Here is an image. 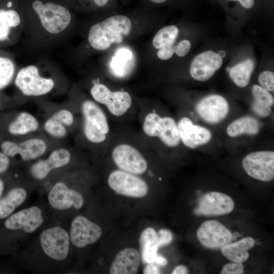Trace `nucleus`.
Instances as JSON below:
<instances>
[{"label": "nucleus", "instance_id": "nucleus-48", "mask_svg": "<svg viewBox=\"0 0 274 274\" xmlns=\"http://www.w3.org/2000/svg\"><path fill=\"white\" fill-rule=\"evenodd\" d=\"M4 189V183L3 181L0 179V196L3 192Z\"/></svg>", "mask_w": 274, "mask_h": 274}, {"label": "nucleus", "instance_id": "nucleus-3", "mask_svg": "<svg viewBox=\"0 0 274 274\" xmlns=\"http://www.w3.org/2000/svg\"><path fill=\"white\" fill-rule=\"evenodd\" d=\"M47 60V58H40L17 70L14 83L22 94L26 96H40L54 89L56 86L54 78L43 74Z\"/></svg>", "mask_w": 274, "mask_h": 274}, {"label": "nucleus", "instance_id": "nucleus-49", "mask_svg": "<svg viewBox=\"0 0 274 274\" xmlns=\"http://www.w3.org/2000/svg\"><path fill=\"white\" fill-rule=\"evenodd\" d=\"M1 100H0V107H1Z\"/></svg>", "mask_w": 274, "mask_h": 274}, {"label": "nucleus", "instance_id": "nucleus-5", "mask_svg": "<svg viewBox=\"0 0 274 274\" xmlns=\"http://www.w3.org/2000/svg\"><path fill=\"white\" fill-rule=\"evenodd\" d=\"M83 117V131L89 142L100 145L108 141L110 127L106 114L95 101L86 99L81 105Z\"/></svg>", "mask_w": 274, "mask_h": 274}, {"label": "nucleus", "instance_id": "nucleus-16", "mask_svg": "<svg viewBox=\"0 0 274 274\" xmlns=\"http://www.w3.org/2000/svg\"><path fill=\"white\" fill-rule=\"evenodd\" d=\"M222 63V58L218 53L212 50L206 51L193 59L190 67V74L195 80L206 81L221 67Z\"/></svg>", "mask_w": 274, "mask_h": 274}, {"label": "nucleus", "instance_id": "nucleus-21", "mask_svg": "<svg viewBox=\"0 0 274 274\" xmlns=\"http://www.w3.org/2000/svg\"><path fill=\"white\" fill-rule=\"evenodd\" d=\"M71 159L70 152L65 148L53 151L45 160L38 161L30 168L31 176L36 179H45L53 169L67 164Z\"/></svg>", "mask_w": 274, "mask_h": 274}, {"label": "nucleus", "instance_id": "nucleus-12", "mask_svg": "<svg viewBox=\"0 0 274 274\" xmlns=\"http://www.w3.org/2000/svg\"><path fill=\"white\" fill-rule=\"evenodd\" d=\"M101 234L100 227L83 216L76 217L71 223L70 238L76 247L82 248L92 244Z\"/></svg>", "mask_w": 274, "mask_h": 274}, {"label": "nucleus", "instance_id": "nucleus-13", "mask_svg": "<svg viewBox=\"0 0 274 274\" xmlns=\"http://www.w3.org/2000/svg\"><path fill=\"white\" fill-rule=\"evenodd\" d=\"M196 235L204 247L212 249L222 248L230 243L232 239L231 232L216 220L202 223L197 230Z\"/></svg>", "mask_w": 274, "mask_h": 274}, {"label": "nucleus", "instance_id": "nucleus-1", "mask_svg": "<svg viewBox=\"0 0 274 274\" xmlns=\"http://www.w3.org/2000/svg\"><path fill=\"white\" fill-rule=\"evenodd\" d=\"M24 25L20 41L28 50L45 52L64 43L73 17L63 4L50 0H31L20 6Z\"/></svg>", "mask_w": 274, "mask_h": 274}, {"label": "nucleus", "instance_id": "nucleus-18", "mask_svg": "<svg viewBox=\"0 0 274 274\" xmlns=\"http://www.w3.org/2000/svg\"><path fill=\"white\" fill-rule=\"evenodd\" d=\"M1 148L2 152L8 157L19 154L22 160L29 161L43 154L46 150L47 144L43 140L31 139L19 143L5 141L1 144Z\"/></svg>", "mask_w": 274, "mask_h": 274}, {"label": "nucleus", "instance_id": "nucleus-34", "mask_svg": "<svg viewBox=\"0 0 274 274\" xmlns=\"http://www.w3.org/2000/svg\"><path fill=\"white\" fill-rule=\"evenodd\" d=\"M260 86L268 91H273L274 74L270 71H264L258 77Z\"/></svg>", "mask_w": 274, "mask_h": 274}, {"label": "nucleus", "instance_id": "nucleus-4", "mask_svg": "<svg viewBox=\"0 0 274 274\" xmlns=\"http://www.w3.org/2000/svg\"><path fill=\"white\" fill-rule=\"evenodd\" d=\"M142 128L148 139H158L167 147H176L181 142L174 119L169 116L162 117L153 109L147 110L143 115Z\"/></svg>", "mask_w": 274, "mask_h": 274}, {"label": "nucleus", "instance_id": "nucleus-11", "mask_svg": "<svg viewBox=\"0 0 274 274\" xmlns=\"http://www.w3.org/2000/svg\"><path fill=\"white\" fill-rule=\"evenodd\" d=\"M40 240L42 250L49 257L57 261L66 258L70 238L63 228L56 226L46 229L41 233Z\"/></svg>", "mask_w": 274, "mask_h": 274}, {"label": "nucleus", "instance_id": "nucleus-42", "mask_svg": "<svg viewBox=\"0 0 274 274\" xmlns=\"http://www.w3.org/2000/svg\"><path fill=\"white\" fill-rule=\"evenodd\" d=\"M145 274H157L160 273L159 269L154 263L146 264L143 270Z\"/></svg>", "mask_w": 274, "mask_h": 274}, {"label": "nucleus", "instance_id": "nucleus-10", "mask_svg": "<svg viewBox=\"0 0 274 274\" xmlns=\"http://www.w3.org/2000/svg\"><path fill=\"white\" fill-rule=\"evenodd\" d=\"M243 167L250 177L269 182L274 179V152L260 151L250 153L243 159Z\"/></svg>", "mask_w": 274, "mask_h": 274}, {"label": "nucleus", "instance_id": "nucleus-33", "mask_svg": "<svg viewBox=\"0 0 274 274\" xmlns=\"http://www.w3.org/2000/svg\"><path fill=\"white\" fill-rule=\"evenodd\" d=\"M44 127L45 131L54 138H62L67 134L65 126L53 116L46 120Z\"/></svg>", "mask_w": 274, "mask_h": 274}, {"label": "nucleus", "instance_id": "nucleus-31", "mask_svg": "<svg viewBox=\"0 0 274 274\" xmlns=\"http://www.w3.org/2000/svg\"><path fill=\"white\" fill-rule=\"evenodd\" d=\"M254 67V62L251 59H247L232 67H228L227 71L234 84L239 87H245L250 81Z\"/></svg>", "mask_w": 274, "mask_h": 274}, {"label": "nucleus", "instance_id": "nucleus-35", "mask_svg": "<svg viewBox=\"0 0 274 274\" xmlns=\"http://www.w3.org/2000/svg\"><path fill=\"white\" fill-rule=\"evenodd\" d=\"M52 116L60 120L67 127L72 126L74 121L72 113L66 109L60 110Z\"/></svg>", "mask_w": 274, "mask_h": 274}, {"label": "nucleus", "instance_id": "nucleus-24", "mask_svg": "<svg viewBox=\"0 0 274 274\" xmlns=\"http://www.w3.org/2000/svg\"><path fill=\"white\" fill-rule=\"evenodd\" d=\"M255 244L254 239L250 237H247L231 244H228L221 248L222 255L228 259L234 262L242 263L248 260L249 254L248 251L251 249Z\"/></svg>", "mask_w": 274, "mask_h": 274}, {"label": "nucleus", "instance_id": "nucleus-46", "mask_svg": "<svg viewBox=\"0 0 274 274\" xmlns=\"http://www.w3.org/2000/svg\"><path fill=\"white\" fill-rule=\"evenodd\" d=\"M150 2L156 4H162L166 3L168 0H149Z\"/></svg>", "mask_w": 274, "mask_h": 274}, {"label": "nucleus", "instance_id": "nucleus-30", "mask_svg": "<svg viewBox=\"0 0 274 274\" xmlns=\"http://www.w3.org/2000/svg\"><path fill=\"white\" fill-rule=\"evenodd\" d=\"M27 193L25 189L17 187L10 190L7 195L0 201V219L10 215L16 207L25 200Z\"/></svg>", "mask_w": 274, "mask_h": 274}, {"label": "nucleus", "instance_id": "nucleus-39", "mask_svg": "<svg viewBox=\"0 0 274 274\" xmlns=\"http://www.w3.org/2000/svg\"><path fill=\"white\" fill-rule=\"evenodd\" d=\"M174 53L175 44L159 49L157 55L160 59L167 60L171 58Z\"/></svg>", "mask_w": 274, "mask_h": 274}, {"label": "nucleus", "instance_id": "nucleus-27", "mask_svg": "<svg viewBox=\"0 0 274 274\" xmlns=\"http://www.w3.org/2000/svg\"><path fill=\"white\" fill-rule=\"evenodd\" d=\"M14 55L0 48V90L8 86L14 79L17 64Z\"/></svg>", "mask_w": 274, "mask_h": 274}, {"label": "nucleus", "instance_id": "nucleus-9", "mask_svg": "<svg viewBox=\"0 0 274 274\" xmlns=\"http://www.w3.org/2000/svg\"><path fill=\"white\" fill-rule=\"evenodd\" d=\"M107 182L111 189L124 196L141 198L149 191L147 183L139 175L120 169L113 170L109 175Z\"/></svg>", "mask_w": 274, "mask_h": 274}, {"label": "nucleus", "instance_id": "nucleus-37", "mask_svg": "<svg viewBox=\"0 0 274 274\" xmlns=\"http://www.w3.org/2000/svg\"><path fill=\"white\" fill-rule=\"evenodd\" d=\"M244 266L237 262L229 263L225 264L221 271V274H242L244 272Z\"/></svg>", "mask_w": 274, "mask_h": 274}, {"label": "nucleus", "instance_id": "nucleus-32", "mask_svg": "<svg viewBox=\"0 0 274 274\" xmlns=\"http://www.w3.org/2000/svg\"><path fill=\"white\" fill-rule=\"evenodd\" d=\"M179 34V29L175 25L165 26L160 29L153 39V44L156 49L173 45Z\"/></svg>", "mask_w": 274, "mask_h": 274}, {"label": "nucleus", "instance_id": "nucleus-23", "mask_svg": "<svg viewBox=\"0 0 274 274\" xmlns=\"http://www.w3.org/2000/svg\"><path fill=\"white\" fill-rule=\"evenodd\" d=\"M135 58L133 52L127 47H122L116 51L109 63L111 74L115 77L123 78L128 76L133 70Z\"/></svg>", "mask_w": 274, "mask_h": 274}, {"label": "nucleus", "instance_id": "nucleus-45", "mask_svg": "<svg viewBox=\"0 0 274 274\" xmlns=\"http://www.w3.org/2000/svg\"><path fill=\"white\" fill-rule=\"evenodd\" d=\"M110 0H93L94 5L99 7H102L106 6Z\"/></svg>", "mask_w": 274, "mask_h": 274}, {"label": "nucleus", "instance_id": "nucleus-44", "mask_svg": "<svg viewBox=\"0 0 274 274\" xmlns=\"http://www.w3.org/2000/svg\"><path fill=\"white\" fill-rule=\"evenodd\" d=\"M154 263L158 265L164 266L167 264V260L164 257L158 255L156 258Z\"/></svg>", "mask_w": 274, "mask_h": 274}, {"label": "nucleus", "instance_id": "nucleus-26", "mask_svg": "<svg viewBox=\"0 0 274 274\" xmlns=\"http://www.w3.org/2000/svg\"><path fill=\"white\" fill-rule=\"evenodd\" d=\"M252 93L254 98L252 104V111L262 117L269 116L271 113V107L274 102L273 96L269 91L257 85L252 86Z\"/></svg>", "mask_w": 274, "mask_h": 274}, {"label": "nucleus", "instance_id": "nucleus-19", "mask_svg": "<svg viewBox=\"0 0 274 274\" xmlns=\"http://www.w3.org/2000/svg\"><path fill=\"white\" fill-rule=\"evenodd\" d=\"M177 124L181 142L189 148L193 149L206 144L212 138L209 130L194 124L187 117L181 118Z\"/></svg>", "mask_w": 274, "mask_h": 274}, {"label": "nucleus", "instance_id": "nucleus-17", "mask_svg": "<svg viewBox=\"0 0 274 274\" xmlns=\"http://www.w3.org/2000/svg\"><path fill=\"white\" fill-rule=\"evenodd\" d=\"M48 199L51 207L59 211L73 207L76 209L82 208L84 203L82 195L78 191L69 189L62 182L56 183L50 190Z\"/></svg>", "mask_w": 274, "mask_h": 274}, {"label": "nucleus", "instance_id": "nucleus-8", "mask_svg": "<svg viewBox=\"0 0 274 274\" xmlns=\"http://www.w3.org/2000/svg\"><path fill=\"white\" fill-rule=\"evenodd\" d=\"M90 92L94 100L105 106L108 112L114 117H123L131 108L132 99L127 91H112L106 85L95 82Z\"/></svg>", "mask_w": 274, "mask_h": 274}, {"label": "nucleus", "instance_id": "nucleus-47", "mask_svg": "<svg viewBox=\"0 0 274 274\" xmlns=\"http://www.w3.org/2000/svg\"><path fill=\"white\" fill-rule=\"evenodd\" d=\"M218 55L222 58H224L226 56V53L223 50H220L218 53Z\"/></svg>", "mask_w": 274, "mask_h": 274}, {"label": "nucleus", "instance_id": "nucleus-29", "mask_svg": "<svg viewBox=\"0 0 274 274\" xmlns=\"http://www.w3.org/2000/svg\"><path fill=\"white\" fill-rule=\"evenodd\" d=\"M39 125L38 121L33 116L23 112L10 124L8 130L13 135H24L37 130Z\"/></svg>", "mask_w": 274, "mask_h": 274}, {"label": "nucleus", "instance_id": "nucleus-28", "mask_svg": "<svg viewBox=\"0 0 274 274\" xmlns=\"http://www.w3.org/2000/svg\"><path fill=\"white\" fill-rule=\"evenodd\" d=\"M260 123L255 118L245 116L232 122L227 127L226 132L231 137L242 134L256 135L260 130Z\"/></svg>", "mask_w": 274, "mask_h": 274}, {"label": "nucleus", "instance_id": "nucleus-7", "mask_svg": "<svg viewBox=\"0 0 274 274\" xmlns=\"http://www.w3.org/2000/svg\"><path fill=\"white\" fill-rule=\"evenodd\" d=\"M142 150L130 142L121 141L111 146L110 155L119 169L141 175L145 173L148 168V161Z\"/></svg>", "mask_w": 274, "mask_h": 274}, {"label": "nucleus", "instance_id": "nucleus-40", "mask_svg": "<svg viewBox=\"0 0 274 274\" xmlns=\"http://www.w3.org/2000/svg\"><path fill=\"white\" fill-rule=\"evenodd\" d=\"M228 2L237 3L243 8L247 10L252 9L256 2V0H226Z\"/></svg>", "mask_w": 274, "mask_h": 274}, {"label": "nucleus", "instance_id": "nucleus-38", "mask_svg": "<svg viewBox=\"0 0 274 274\" xmlns=\"http://www.w3.org/2000/svg\"><path fill=\"white\" fill-rule=\"evenodd\" d=\"M191 44L188 40H184L175 45V53L180 57L186 55L190 50Z\"/></svg>", "mask_w": 274, "mask_h": 274}, {"label": "nucleus", "instance_id": "nucleus-25", "mask_svg": "<svg viewBox=\"0 0 274 274\" xmlns=\"http://www.w3.org/2000/svg\"><path fill=\"white\" fill-rule=\"evenodd\" d=\"M140 243L143 262L145 264L154 263L159 248L155 230L150 227L145 228L141 234Z\"/></svg>", "mask_w": 274, "mask_h": 274}, {"label": "nucleus", "instance_id": "nucleus-36", "mask_svg": "<svg viewBox=\"0 0 274 274\" xmlns=\"http://www.w3.org/2000/svg\"><path fill=\"white\" fill-rule=\"evenodd\" d=\"M173 239L172 233L167 229H162L157 233V244L159 248L169 244Z\"/></svg>", "mask_w": 274, "mask_h": 274}, {"label": "nucleus", "instance_id": "nucleus-2", "mask_svg": "<svg viewBox=\"0 0 274 274\" xmlns=\"http://www.w3.org/2000/svg\"><path fill=\"white\" fill-rule=\"evenodd\" d=\"M131 29L128 17L115 15L92 25L88 32V42L94 50H106L112 44L121 43L123 36L128 35Z\"/></svg>", "mask_w": 274, "mask_h": 274}, {"label": "nucleus", "instance_id": "nucleus-20", "mask_svg": "<svg viewBox=\"0 0 274 274\" xmlns=\"http://www.w3.org/2000/svg\"><path fill=\"white\" fill-rule=\"evenodd\" d=\"M41 210L33 206L11 215L5 222V226L11 230H22L27 233L36 231L43 223Z\"/></svg>", "mask_w": 274, "mask_h": 274}, {"label": "nucleus", "instance_id": "nucleus-22", "mask_svg": "<svg viewBox=\"0 0 274 274\" xmlns=\"http://www.w3.org/2000/svg\"><path fill=\"white\" fill-rule=\"evenodd\" d=\"M141 263L139 252L133 248H126L116 256L109 269L111 274H135Z\"/></svg>", "mask_w": 274, "mask_h": 274}, {"label": "nucleus", "instance_id": "nucleus-14", "mask_svg": "<svg viewBox=\"0 0 274 274\" xmlns=\"http://www.w3.org/2000/svg\"><path fill=\"white\" fill-rule=\"evenodd\" d=\"M196 110L206 122L215 124L226 117L229 111V105L222 96L211 94L204 97L198 102Z\"/></svg>", "mask_w": 274, "mask_h": 274}, {"label": "nucleus", "instance_id": "nucleus-41", "mask_svg": "<svg viewBox=\"0 0 274 274\" xmlns=\"http://www.w3.org/2000/svg\"><path fill=\"white\" fill-rule=\"evenodd\" d=\"M10 160L8 156L3 152H0V173L5 172L8 168Z\"/></svg>", "mask_w": 274, "mask_h": 274}, {"label": "nucleus", "instance_id": "nucleus-15", "mask_svg": "<svg viewBox=\"0 0 274 274\" xmlns=\"http://www.w3.org/2000/svg\"><path fill=\"white\" fill-rule=\"evenodd\" d=\"M234 207V201L229 196L213 191L206 194L201 198L195 212L206 216L222 215L231 212Z\"/></svg>", "mask_w": 274, "mask_h": 274}, {"label": "nucleus", "instance_id": "nucleus-43", "mask_svg": "<svg viewBox=\"0 0 274 274\" xmlns=\"http://www.w3.org/2000/svg\"><path fill=\"white\" fill-rule=\"evenodd\" d=\"M188 268L184 265H179L173 271V274H186L188 273Z\"/></svg>", "mask_w": 274, "mask_h": 274}, {"label": "nucleus", "instance_id": "nucleus-6", "mask_svg": "<svg viewBox=\"0 0 274 274\" xmlns=\"http://www.w3.org/2000/svg\"><path fill=\"white\" fill-rule=\"evenodd\" d=\"M24 25L22 10L16 0H0V48L20 41Z\"/></svg>", "mask_w": 274, "mask_h": 274}]
</instances>
